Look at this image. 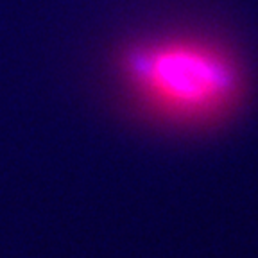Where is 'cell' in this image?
Instances as JSON below:
<instances>
[{"label":"cell","mask_w":258,"mask_h":258,"mask_svg":"<svg viewBox=\"0 0 258 258\" xmlns=\"http://www.w3.org/2000/svg\"><path fill=\"white\" fill-rule=\"evenodd\" d=\"M122 72L145 113L186 127L210 125L230 115L244 90L237 63L201 41L169 40L133 48Z\"/></svg>","instance_id":"1"}]
</instances>
